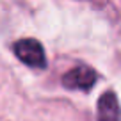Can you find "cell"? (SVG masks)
Wrapping results in <instances>:
<instances>
[{"instance_id": "obj_1", "label": "cell", "mask_w": 121, "mask_h": 121, "mask_svg": "<svg viewBox=\"0 0 121 121\" xmlns=\"http://www.w3.org/2000/svg\"><path fill=\"white\" fill-rule=\"evenodd\" d=\"M14 55L22 60L23 64L30 66V68H38L43 69L46 66V55H45V48L38 39L27 38V39H18L13 46Z\"/></svg>"}, {"instance_id": "obj_2", "label": "cell", "mask_w": 121, "mask_h": 121, "mask_svg": "<svg viewBox=\"0 0 121 121\" xmlns=\"http://www.w3.org/2000/svg\"><path fill=\"white\" fill-rule=\"evenodd\" d=\"M96 78H98V75L95 69L82 64L77 68H71L68 73L62 75V86L66 89L73 91H89L96 84Z\"/></svg>"}, {"instance_id": "obj_3", "label": "cell", "mask_w": 121, "mask_h": 121, "mask_svg": "<svg viewBox=\"0 0 121 121\" xmlns=\"http://www.w3.org/2000/svg\"><path fill=\"white\" fill-rule=\"evenodd\" d=\"M96 121H121V107L114 91H105L98 98Z\"/></svg>"}]
</instances>
